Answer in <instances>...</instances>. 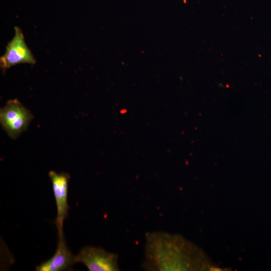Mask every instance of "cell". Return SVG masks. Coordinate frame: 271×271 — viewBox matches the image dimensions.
Returning <instances> with one entry per match:
<instances>
[{
  "instance_id": "3",
  "label": "cell",
  "mask_w": 271,
  "mask_h": 271,
  "mask_svg": "<svg viewBox=\"0 0 271 271\" xmlns=\"http://www.w3.org/2000/svg\"><path fill=\"white\" fill-rule=\"evenodd\" d=\"M75 260L83 263L89 271L120 270L118 254L99 247H84L75 256Z\"/></svg>"
},
{
  "instance_id": "5",
  "label": "cell",
  "mask_w": 271,
  "mask_h": 271,
  "mask_svg": "<svg viewBox=\"0 0 271 271\" xmlns=\"http://www.w3.org/2000/svg\"><path fill=\"white\" fill-rule=\"evenodd\" d=\"M57 207V216L55 224L58 236L64 235L63 223L67 217L69 206L68 204V187L70 176L66 173H57L54 171L49 173Z\"/></svg>"
},
{
  "instance_id": "1",
  "label": "cell",
  "mask_w": 271,
  "mask_h": 271,
  "mask_svg": "<svg viewBox=\"0 0 271 271\" xmlns=\"http://www.w3.org/2000/svg\"><path fill=\"white\" fill-rule=\"evenodd\" d=\"M193 249L192 245L179 236L161 231L148 232L143 268L150 271L191 268Z\"/></svg>"
},
{
  "instance_id": "6",
  "label": "cell",
  "mask_w": 271,
  "mask_h": 271,
  "mask_svg": "<svg viewBox=\"0 0 271 271\" xmlns=\"http://www.w3.org/2000/svg\"><path fill=\"white\" fill-rule=\"evenodd\" d=\"M73 255L66 245L64 235L58 236V245L54 255L37 266V271H61L70 269L76 263Z\"/></svg>"
},
{
  "instance_id": "4",
  "label": "cell",
  "mask_w": 271,
  "mask_h": 271,
  "mask_svg": "<svg viewBox=\"0 0 271 271\" xmlns=\"http://www.w3.org/2000/svg\"><path fill=\"white\" fill-rule=\"evenodd\" d=\"M14 30V36L0 58V66L3 72L17 64L36 63V59L25 42L22 30L18 27H15Z\"/></svg>"
},
{
  "instance_id": "2",
  "label": "cell",
  "mask_w": 271,
  "mask_h": 271,
  "mask_svg": "<svg viewBox=\"0 0 271 271\" xmlns=\"http://www.w3.org/2000/svg\"><path fill=\"white\" fill-rule=\"evenodd\" d=\"M33 118L31 111L17 99L9 100L1 108V124L8 136L13 139L27 129Z\"/></svg>"
}]
</instances>
